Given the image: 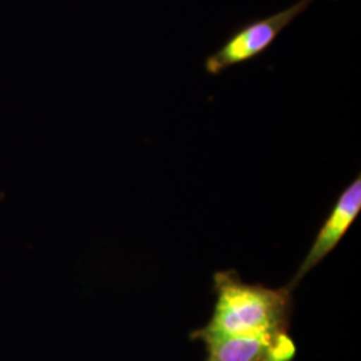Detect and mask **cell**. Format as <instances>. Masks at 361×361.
Returning <instances> with one entry per match:
<instances>
[{
  "label": "cell",
  "instance_id": "8992f818",
  "mask_svg": "<svg viewBox=\"0 0 361 361\" xmlns=\"http://www.w3.org/2000/svg\"><path fill=\"white\" fill-rule=\"evenodd\" d=\"M261 361H271V360H268V359H264V360H261Z\"/></svg>",
  "mask_w": 361,
  "mask_h": 361
},
{
  "label": "cell",
  "instance_id": "7a4b0ae2",
  "mask_svg": "<svg viewBox=\"0 0 361 361\" xmlns=\"http://www.w3.org/2000/svg\"><path fill=\"white\" fill-rule=\"evenodd\" d=\"M312 1L298 0L283 11L238 27L217 51L207 56L204 65L205 71L212 75H219L229 67L253 61L271 47L279 35L310 7Z\"/></svg>",
  "mask_w": 361,
  "mask_h": 361
},
{
  "label": "cell",
  "instance_id": "3957f363",
  "mask_svg": "<svg viewBox=\"0 0 361 361\" xmlns=\"http://www.w3.org/2000/svg\"><path fill=\"white\" fill-rule=\"evenodd\" d=\"M360 212L361 176L357 174V178L352 180L337 198L331 214L325 219L307 257L302 261L296 280H300L335 249L340 240L348 232L350 225L356 221Z\"/></svg>",
  "mask_w": 361,
  "mask_h": 361
},
{
  "label": "cell",
  "instance_id": "6da1fadb",
  "mask_svg": "<svg viewBox=\"0 0 361 361\" xmlns=\"http://www.w3.org/2000/svg\"><path fill=\"white\" fill-rule=\"evenodd\" d=\"M283 298L259 286L234 283L229 279L219 286L213 320L205 335H245L276 331Z\"/></svg>",
  "mask_w": 361,
  "mask_h": 361
},
{
  "label": "cell",
  "instance_id": "52a82bcc",
  "mask_svg": "<svg viewBox=\"0 0 361 361\" xmlns=\"http://www.w3.org/2000/svg\"><path fill=\"white\" fill-rule=\"evenodd\" d=\"M210 361H214V360H213V359H212V360H210Z\"/></svg>",
  "mask_w": 361,
  "mask_h": 361
},
{
  "label": "cell",
  "instance_id": "277c9868",
  "mask_svg": "<svg viewBox=\"0 0 361 361\" xmlns=\"http://www.w3.org/2000/svg\"><path fill=\"white\" fill-rule=\"evenodd\" d=\"M276 331L245 335H205L214 361H256L271 343Z\"/></svg>",
  "mask_w": 361,
  "mask_h": 361
},
{
  "label": "cell",
  "instance_id": "5b68a950",
  "mask_svg": "<svg viewBox=\"0 0 361 361\" xmlns=\"http://www.w3.org/2000/svg\"><path fill=\"white\" fill-rule=\"evenodd\" d=\"M265 353L268 356V360L290 361L295 357L296 347L289 336L285 334H274Z\"/></svg>",
  "mask_w": 361,
  "mask_h": 361
}]
</instances>
